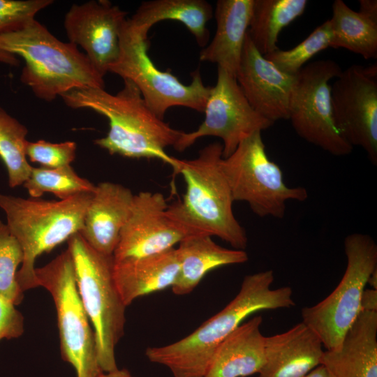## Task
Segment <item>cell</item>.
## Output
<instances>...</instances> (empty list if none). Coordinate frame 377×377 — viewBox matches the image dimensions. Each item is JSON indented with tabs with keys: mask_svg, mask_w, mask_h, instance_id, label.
<instances>
[{
	"mask_svg": "<svg viewBox=\"0 0 377 377\" xmlns=\"http://www.w3.org/2000/svg\"><path fill=\"white\" fill-rule=\"evenodd\" d=\"M124 80L123 88L112 94L101 88L71 90L61 96L73 109H90L109 121L107 135L94 143L111 155L131 158H157L175 171L178 158L165 149L174 146L183 131L172 128L148 107L136 85Z\"/></svg>",
	"mask_w": 377,
	"mask_h": 377,
	"instance_id": "6da1fadb",
	"label": "cell"
},
{
	"mask_svg": "<svg viewBox=\"0 0 377 377\" xmlns=\"http://www.w3.org/2000/svg\"><path fill=\"white\" fill-rule=\"evenodd\" d=\"M272 270L244 278L235 297L194 332L171 344L146 350L149 361L167 367L174 377H204L218 346L251 314L295 305L289 286L271 288Z\"/></svg>",
	"mask_w": 377,
	"mask_h": 377,
	"instance_id": "7a4b0ae2",
	"label": "cell"
},
{
	"mask_svg": "<svg viewBox=\"0 0 377 377\" xmlns=\"http://www.w3.org/2000/svg\"><path fill=\"white\" fill-rule=\"evenodd\" d=\"M223 147L215 142L190 160L178 159L176 172L183 176L186 192L167 212L190 236H216L234 249L247 246L245 230L235 218L231 191L221 168Z\"/></svg>",
	"mask_w": 377,
	"mask_h": 377,
	"instance_id": "3957f363",
	"label": "cell"
},
{
	"mask_svg": "<svg viewBox=\"0 0 377 377\" xmlns=\"http://www.w3.org/2000/svg\"><path fill=\"white\" fill-rule=\"evenodd\" d=\"M0 50L24 59L20 80L39 99L52 101L73 89H105L103 77L87 55L36 20L20 31L0 35Z\"/></svg>",
	"mask_w": 377,
	"mask_h": 377,
	"instance_id": "277c9868",
	"label": "cell"
},
{
	"mask_svg": "<svg viewBox=\"0 0 377 377\" xmlns=\"http://www.w3.org/2000/svg\"><path fill=\"white\" fill-rule=\"evenodd\" d=\"M92 195L82 193L48 201L0 193V208L6 214V225L23 252L17 273L23 292L38 287L35 273L37 258L82 230Z\"/></svg>",
	"mask_w": 377,
	"mask_h": 377,
	"instance_id": "5b68a950",
	"label": "cell"
},
{
	"mask_svg": "<svg viewBox=\"0 0 377 377\" xmlns=\"http://www.w3.org/2000/svg\"><path fill=\"white\" fill-rule=\"evenodd\" d=\"M77 287L93 327L99 365L103 372L118 369L115 347L124 332V304L116 286L113 256L92 248L80 232L68 240Z\"/></svg>",
	"mask_w": 377,
	"mask_h": 377,
	"instance_id": "8992f818",
	"label": "cell"
},
{
	"mask_svg": "<svg viewBox=\"0 0 377 377\" xmlns=\"http://www.w3.org/2000/svg\"><path fill=\"white\" fill-rule=\"evenodd\" d=\"M149 30L126 18L119 34V54L108 72L133 82L151 111L163 119L171 107L182 106L204 112L211 87L202 82L200 71L183 84L170 71L157 68L148 54Z\"/></svg>",
	"mask_w": 377,
	"mask_h": 377,
	"instance_id": "52a82bcc",
	"label": "cell"
},
{
	"mask_svg": "<svg viewBox=\"0 0 377 377\" xmlns=\"http://www.w3.org/2000/svg\"><path fill=\"white\" fill-rule=\"evenodd\" d=\"M347 265L336 288L318 304L302 309V321L326 350L338 348L361 311L362 293L377 269V245L369 235L355 232L344 240Z\"/></svg>",
	"mask_w": 377,
	"mask_h": 377,
	"instance_id": "ba28073f",
	"label": "cell"
},
{
	"mask_svg": "<svg viewBox=\"0 0 377 377\" xmlns=\"http://www.w3.org/2000/svg\"><path fill=\"white\" fill-rule=\"evenodd\" d=\"M38 286L51 295L57 316L62 359L77 377H98L102 371L96 338L80 299L74 265L68 249L43 267L35 269Z\"/></svg>",
	"mask_w": 377,
	"mask_h": 377,
	"instance_id": "9c48e42d",
	"label": "cell"
},
{
	"mask_svg": "<svg viewBox=\"0 0 377 377\" xmlns=\"http://www.w3.org/2000/svg\"><path fill=\"white\" fill-rule=\"evenodd\" d=\"M260 131L243 140L232 154L221 161V168L230 186L232 199L248 203L260 217H284L286 202L304 201L307 190L289 187L281 168L265 151Z\"/></svg>",
	"mask_w": 377,
	"mask_h": 377,
	"instance_id": "30bf717a",
	"label": "cell"
},
{
	"mask_svg": "<svg viewBox=\"0 0 377 377\" xmlns=\"http://www.w3.org/2000/svg\"><path fill=\"white\" fill-rule=\"evenodd\" d=\"M341 71L339 65L330 59L303 66L297 73L288 118L300 138L337 156L353 150L336 126L332 107L329 82Z\"/></svg>",
	"mask_w": 377,
	"mask_h": 377,
	"instance_id": "8fae6325",
	"label": "cell"
},
{
	"mask_svg": "<svg viewBox=\"0 0 377 377\" xmlns=\"http://www.w3.org/2000/svg\"><path fill=\"white\" fill-rule=\"evenodd\" d=\"M204 112L205 119L195 131H183L173 146L175 150L183 151L199 138L214 136L222 140L223 158H226L243 140L274 124L251 107L236 77L219 67L216 83L210 88Z\"/></svg>",
	"mask_w": 377,
	"mask_h": 377,
	"instance_id": "7c38bea8",
	"label": "cell"
},
{
	"mask_svg": "<svg viewBox=\"0 0 377 377\" xmlns=\"http://www.w3.org/2000/svg\"><path fill=\"white\" fill-rule=\"evenodd\" d=\"M337 128L353 147L367 152L377 163V66L352 65L342 70L331 86Z\"/></svg>",
	"mask_w": 377,
	"mask_h": 377,
	"instance_id": "4fadbf2b",
	"label": "cell"
},
{
	"mask_svg": "<svg viewBox=\"0 0 377 377\" xmlns=\"http://www.w3.org/2000/svg\"><path fill=\"white\" fill-rule=\"evenodd\" d=\"M168 207L161 193L141 191L134 195L130 215L113 253L114 261L158 253L190 237L169 216Z\"/></svg>",
	"mask_w": 377,
	"mask_h": 377,
	"instance_id": "5bb4252c",
	"label": "cell"
},
{
	"mask_svg": "<svg viewBox=\"0 0 377 377\" xmlns=\"http://www.w3.org/2000/svg\"><path fill=\"white\" fill-rule=\"evenodd\" d=\"M126 15L107 0L73 4L65 15L64 27L68 42L84 50L103 77L119 57V34Z\"/></svg>",
	"mask_w": 377,
	"mask_h": 377,
	"instance_id": "9a60e30c",
	"label": "cell"
},
{
	"mask_svg": "<svg viewBox=\"0 0 377 377\" xmlns=\"http://www.w3.org/2000/svg\"><path fill=\"white\" fill-rule=\"evenodd\" d=\"M297 75L278 68L260 53L246 34L236 80L258 114L273 123L288 120Z\"/></svg>",
	"mask_w": 377,
	"mask_h": 377,
	"instance_id": "2e32d148",
	"label": "cell"
},
{
	"mask_svg": "<svg viewBox=\"0 0 377 377\" xmlns=\"http://www.w3.org/2000/svg\"><path fill=\"white\" fill-rule=\"evenodd\" d=\"M134 195L120 184L103 182L96 186L80 232L96 251L113 256L130 215Z\"/></svg>",
	"mask_w": 377,
	"mask_h": 377,
	"instance_id": "e0dca14e",
	"label": "cell"
},
{
	"mask_svg": "<svg viewBox=\"0 0 377 377\" xmlns=\"http://www.w3.org/2000/svg\"><path fill=\"white\" fill-rule=\"evenodd\" d=\"M323 346L303 322L285 332L265 337V360L258 377H304L321 364Z\"/></svg>",
	"mask_w": 377,
	"mask_h": 377,
	"instance_id": "ac0fdd59",
	"label": "cell"
},
{
	"mask_svg": "<svg viewBox=\"0 0 377 377\" xmlns=\"http://www.w3.org/2000/svg\"><path fill=\"white\" fill-rule=\"evenodd\" d=\"M331 377H377V311H361L340 346L324 352Z\"/></svg>",
	"mask_w": 377,
	"mask_h": 377,
	"instance_id": "d6986e66",
	"label": "cell"
},
{
	"mask_svg": "<svg viewBox=\"0 0 377 377\" xmlns=\"http://www.w3.org/2000/svg\"><path fill=\"white\" fill-rule=\"evenodd\" d=\"M254 0H218L216 29L209 45L200 52L201 61L217 64L236 77L251 18Z\"/></svg>",
	"mask_w": 377,
	"mask_h": 377,
	"instance_id": "ffe728a7",
	"label": "cell"
},
{
	"mask_svg": "<svg viewBox=\"0 0 377 377\" xmlns=\"http://www.w3.org/2000/svg\"><path fill=\"white\" fill-rule=\"evenodd\" d=\"M179 270L176 248L154 255L114 260L113 275L124 304L172 286Z\"/></svg>",
	"mask_w": 377,
	"mask_h": 377,
	"instance_id": "44dd1931",
	"label": "cell"
},
{
	"mask_svg": "<svg viewBox=\"0 0 377 377\" xmlns=\"http://www.w3.org/2000/svg\"><path fill=\"white\" fill-rule=\"evenodd\" d=\"M263 318L241 324L218 346L204 377H246L258 374L265 364Z\"/></svg>",
	"mask_w": 377,
	"mask_h": 377,
	"instance_id": "7402d4cb",
	"label": "cell"
},
{
	"mask_svg": "<svg viewBox=\"0 0 377 377\" xmlns=\"http://www.w3.org/2000/svg\"><path fill=\"white\" fill-rule=\"evenodd\" d=\"M176 249L179 270L172 290L177 295L190 293L209 271L225 265L244 263L249 259L244 250L222 247L208 235L187 237Z\"/></svg>",
	"mask_w": 377,
	"mask_h": 377,
	"instance_id": "603a6c76",
	"label": "cell"
},
{
	"mask_svg": "<svg viewBox=\"0 0 377 377\" xmlns=\"http://www.w3.org/2000/svg\"><path fill=\"white\" fill-rule=\"evenodd\" d=\"M212 16V6L205 0H151L142 2L131 20L149 31L160 21L180 22L203 47L209 38L207 24Z\"/></svg>",
	"mask_w": 377,
	"mask_h": 377,
	"instance_id": "cb8c5ba5",
	"label": "cell"
},
{
	"mask_svg": "<svg viewBox=\"0 0 377 377\" xmlns=\"http://www.w3.org/2000/svg\"><path fill=\"white\" fill-rule=\"evenodd\" d=\"M306 0H254L247 34L263 56L279 49L281 30L301 16Z\"/></svg>",
	"mask_w": 377,
	"mask_h": 377,
	"instance_id": "d4e9b609",
	"label": "cell"
},
{
	"mask_svg": "<svg viewBox=\"0 0 377 377\" xmlns=\"http://www.w3.org/2000/svg\"><path fill=\"white\" fill-rule=\"evenodd\" d=\"M330 47L344 48L365 59L377 57V23L352 10L343 1L335 0L329 20Z\"/></svg>",
	"mask_w": 377,
	"mask_h": 377,
	"instance_id": "484cf974",
	"label": "cell"
},
{
	"mask_svg": "<svg viewBox=\"0 0 377 377\" xmlns=\"http://www.w3.org/2000/svg\"><path fill=\"white\" fill-rule=\"evenodd\" d=\"M27 133V127L0 106V158L10 188L23 185L31 171L26 155Z\"/></svg>",
	"mask_w": 377,
	"mask_h": 377,
	"instance_id": "4316f807",
	"label": "cell"
},
{
	"mask_svg": "<svg viewBox=\"0 0 377 377\" xmlns=\"http://www.w3.org/2000/svg\"><path fill=\"white\" fill-rule=\"evenodd\" d=\"M31 198H39L50 193L65 200L82 193H93L96 186L80 177L68 165L58 168L32 167L30 175L23 184Z\"/></svg>",
	"mask_w": 377,
	"mask_h": 377,
	"instance_id": "83f0119b",
	"label": "cell"
},
{
	"mask_svg": "<svg viewBox=\"0 0 377 377\" xmlns=\"http://www.w3.org/2000/svg\"><path fill=\"white\" fill-rule=\"evenodd\" d=\"M331 37L330 24L327 20L294 47L288 50L279 48L264 57L281 71L295 75L316 54L330 47Z\"/></svg>",
	"mask_w": 377,
	"mask_h": 377,
	"instance_id": "f1b7e54d",
	"label": "cell"
},
{
	"mask_svg": "<svg viewBox=\"0 0 377 377\" xmlns=\"http://www.w3.org/2000/svg\"><path fill=\"white\" fill-rule=\"evenodd\" d=\"M23 261L22 248L6 223L0 221V295L20 304L23 291L17 281V267Z\"/></svg>",
	"mask_w": 377,
	"mask_h": 377,
	"instance_id": "f546056e",
	"label": "cell"
},
{
	"mask_svg": "<svg viewBox=\"0 0 377 377\" xmlns=\"http://www.w3.org/2000/svg\"><path fill=\"white\" fill-rule=\"evenodd\" d=\"M52 0H0V35L20 31L34 20Z\"/></svg>",
	"mask_w": 377,
	"mask_h": 377,
	"instance_id": "4dcf8cb0",
	"label": "cell"
},
{
	"mask_svg": "<svg viewBox=\"0 0 377 377\" xmlns=\"http://www.w3.org/2000/svg\"><path fill=\"white\" fill-rule=\"evenodd\" d=\"M76 150L77 144L73 141L53 143L40 140L27 141L26 145L27 158L47 168L71 165L76 156Z\"/></svg>",
	"mask_w": 377,
	"mask_h": 377,
	"instance_id": "1f68e13d",
	"label": "cell"
},
{
	"mask_svg": "<svg viewBox=\"0 0 377 377\" xmlns=\"http://www.w3.org/2000/svg\"><path fill=\"white\" fill-rule=\"evenodd\" d=\"M15 306L0 295V341L17 339L24 332V317Z\"/></svg>",
	"mask_w": 377,
	"mask_h": 377,
	"instance_id": "d6a6232c",
	"label": "cell"
},
{
	"mask_svg": "<svg viewBox=\"0 0 377 377\" xmlns=\"http://www.w3.org/2000/svg\"><path fill=\"white\" fill-rule=\"evenodd\" d=\"M361 311H377V290L364 289L361 299Z\"/></svg>",
	"mask_w": 377,
	"mask_h": 377,
	"instance_id": "836d02e7",
	"label": "cell"
},
{
	"mask_svg": "<svg viewBox=\"0 0 377 377\" xmlns=\"http://www.w3.org/2000/svg\"><path fill=\"white\" fill-rule=\"evenodd\" d=\"M359 13L368 19L377 23V1L360 0Z\"/></svg>",
	"mask_w": 377,
	"mask_h": 377,
	"instance_id": "e575fe53",
	"label": "cell"
},
{
	"mask_svg": "<svg viewBox=\"0 0 377 377\" xmlns=\"http://www.w3.org/2000/svg\"><path fill=\"white\" fill-rule=\"evenodd\" d=\"M0 62L14 66H18L20 64L16 55L1 50H0Z\"/></svg>",
	"mask_w": 377,
	"mask_h": 377,
	"instance_id": "d590c367",
	"label": "cell"
},
{
	"mask_svg": "<svg viewBox=\"0 0 377 377\" xmlns=\"http://www.w3.org/2000/svg\"><path fill=\"white\" fill-rule=\"evenodd\" d=\"M304 377H331V376L327 368L321 364L311 370Z\"/></svg>",
	"mask_w": 377,
	"mask_h": 377,
	"instance_id": "8d00e7d4",
	"label": "cell"
},
{
	"mask_svg": "<svg viewBox=\"0 0 377 377\" xmlns=\"http://www.w3.org/2000/svg\"><path fill=\"white\" fill-rule=\"evenodd\" d=\"M98 377H133L131 374L126 369H119L109 371L103 372Z\"/></svg>",
	"mask_w": 377,
	"mask_h": 377,
	"instance_id": "74e56055",
	"label": "cell"
},
{
	"mask_svg": "<svg viewBox=\"0 0 377 377\" xmlns=\"http://www.w3.org/2000/svg\"><path fill=\"white\" fill-rule=\"evenodd\" d=\"M367 284H369L373 289L377 290V269L371 274Z\"/></svg>",
	"mask_w": 377,
	"mask_h": 377,
	"instance_id": "f35d334b",
	"label": "cell"
}]
</instances>
